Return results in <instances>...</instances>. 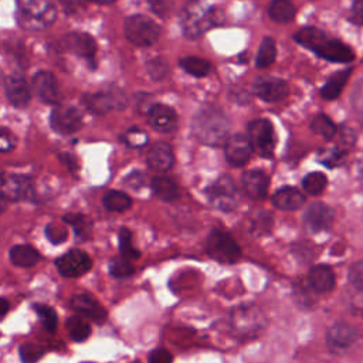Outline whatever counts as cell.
I'll return each instance as SVG.
<instances>
[{
	"instance_id": "obj_1",
	"label": "cell",
	"mask_w": 363,
	"mask_h": 363,
	"mask_svg": "<svg viewBox=\"0 0 363 363\" xmlns=\"http://www.w3.org/2000/svg\"><path fill=\"white\" fill-rule=\"evenodd\" d=\"M294 40L318 57L332 62H350L354 60V52L349 45L336 38H330L326 33L315 27L301 28L295 33Z\"/></svg>"
},
{
	"instance_id": "obj_2",
	"label": "cell",
	"mask_w": 363,
	"mask_h": 363,
	"mask_svg": "<svg viewBox=\"0 0 363 363\" xmlns=\"http://www.w3.org/2000/svg\"><path fill=\"white\" fill-rule=\"evenodd\" d=\"M191 130L199 142L208 146H220L228 140L230 122L221 109L204 105L194 113Z\"/></svg>"
},
{
	"instance_id": "obj_3",
	"label": "cell",
	"mask_w": 363,
	"mask_h": 363,
	"mask_svg": "<svg viewBox=\"0 0 363 363\" xmlns=\"http://www.w3.org/2000/svg\"><path fill=\"white\" fill-rule=\"evenodd\" d=\"M224 21L223 11L203 1H191L184 6L180 16V26L187 38H197L208 30L221 26Z\"/></svg>"
},
{
	"instance_id": "obj_4",
	"label": "cell",
	"mask_w": 363,
	"mask_h": 363,
	"mask_svg": "<svg viewBox=\"0 0 363 363\" xmlns=\"http://www.w3.org/2000/svg\"><path fill=\"white\" fill-rule=\"evenodd\" d=\"M57 17V7L48 0H23L16 4V21L27 31L48 28Z\"/></svg>"
},
{
	"instance_id": "obj_5",
	"label": "cell",
	"mask_w": 363,
	"mask_h": 363,
	"mask_svg": "<svg viewBox=\"0 0 363 363\" xmlns=\"http://www.w3.org/2000/svg\"><path fill=\"white\" fill-rule=\"evenodd\" d=\"M230 326L238 337H255L267 326V318L255 305H238L230 312Z\"/></svg>"
},
{
	"instance_id": "obj_6",
	"label": "cell",
	"mask_w": 363,
	"mask_h": 363,
	"mask_svg": "<svg viewBox=\"0 0 363 363\" xmlns=\"http://www.w3.org/2000/svg\"><path fill=\"white\" fill-rule=\"evenodd\" d=\"M123 33L129 43L138 47L155 44L160 35L159 24L145 14H133L123 23Z\"/></svg>"
},
{
	"instance_id": "obj_7",
	"label": "cell",
	"mask_w": 363,
	"mask_h": 363,
	"mask_svg": "<svg viewBox=\"0 0 363 363\" xmlns=\"http://www.w3.org/2000/svg\"><path fill=\"white\" fill-rule=\"evenodd\" d=\"M207 254L223 264H234L241 258V250L235 240L225 231L214 228L206 240Z\"/></svg>"
},
{
	"instance_id": "obj_8",
	"label": "cell",
	"mask_w": 363,
	"mask_h": 363,
	"mask_svg": "<svg viewBox=\"0 0 363 363\" xmlns=\"http://www.w3.org/2000/svg\"><path fill=\"white\" fill-rule=\"evenodd\" d=\"M247 138L251 143L252 150L265 159H271L275 149V132L274 126L268 119H254L247 126Z\"/></svg>"
},
{
	"instance_id": "obj_9",
	"label": "cell",
	"mask_w": 363,
	"mask_h": 363,
	"mask_svg": "<svg viewBox=\"0 0 363 363\" xmlns=\"http://www.w3.org/2000/svg\"><path fill=\"white\" fill-rule=\"evenodd\" d=\"M206 196L213 207L221 211H233L240 201L238 190L230 176H220L206 189Z\"/></svg>"
},
{
	"instance_id": "obj_10",
	"label": "cell",
	"mask_w": 363,
	"mask_h": 363,
	"mask_svg": "<svg viewBox=\"0 0 363 363\" xmlns=\"http://www.w3.org/2000/svg\"><path fill=\"white\" fill-rule=\"evenodd\" d=\"M82 102L92 113L104 115L115 109H122L126 105V96L121 89H109L84 95Z\"/></svg>"
},
{
	"instance_id": "obj_11",
	"label": "cell",
	"mask_w": 363,
	"mask_h": 363,
	"mask_svg": "<svg viewBox=\"0 0 363 363\" xmlns=\"http://www.w3.org/2000/svg\"><path fill=\"white\" fill-rule=\"evenodd\" d=\"M82 115L79 109L69 104H58L54 106L50 115V125L51 128L61 133L69 135L77 132L81 128Z\"/></svg>"
},
{
	"instance_id": "obj_12",
	"label": "cell",
	"mask_w": 363,
	"mask_h": 363,
	"mask_svg": "<svg viewBox=\"0 0 363 363\" xmlns=\"http://www.w3.org/2000/svg\"><path fill=\"white\" fill-rule=\"evenodd\" d=\"M1 197L3 201H30L34 199V184L23 174H3Z\"/></svg>"
},
{
	"instance_id": "obj_13",
	"label": "cell",
	"mask_w": 363,
	"mask_h": 363,
	"mask_svg": "<svg viewBox=\"0 0 363 363\" xmlns=\"http://www.w3.org/2000/svg\"><path fill=\"white\" fill-rule=\"evenodd\" d=\"M55 267L62 277L75 278L88 272L92 267V261L84 250L72 248L55 261Z\"/></svg>"
},
{
	"instance_id": "obj_14",
	"label": "cell",
	"mask_w": 363,
	"mask_h": 363,
	"mask_svg": "<svg viewBox=\"0 0 363 363\" xmlns=\"http://www.w3.org/2000/svg\"><path fill=\"white\" fill-rule=\"evenodd\" d=\"M252 91L265 102H278L289 94L288 84L284 79L271 75L255 78L252 82Z\"/></svg>"
},
{
	"instance_id": "obj_15",
	"label": "cell",
	"mask_w": 363,
	"mask_h": 363,
	"mask_svg": "<svg viewBox=\"0 0 363 363\" xmlns=\"http://www.w3.org/2000/svg\"><path fill=\"white\" fill-rule=\"evenodd\" d=\"M357 340V330L343 322L335 323L326 333V346L333 353L347 352Z\"/></svg>"
},
{
	"instance_id": "obj_16",
	"label": "cell",
	"mask_w": 363,
	"mask_h": 363,
	"mask_svg": "<svg viewBox=\"0 0 363 363\" xmlns=\"http://www.w3.org/2000/svg\"><path fill=\"white\" fill-rule=\"evenodd\" d=\"M335 220L333 210L325 203H312L303 216V224L308 231L311 233H320L326 231L332 227Z\"/></svg>"
},
{
	"instance_id": "obj_17",
	"label": "cell",
	"mask_w": 363,
	"mask_h": 363,
	"mask_svg": "<svg viewBox=\"0 0 363 363\" xmlns=\"http://www.w3.org/2000/svg\"><path fill=\"white\" fill-rule=\"evenodd\" d=\"M61 47L65 51H69L78 57H82L94 64L95 52H96V43L95 40L86 33H69L61 40Z\"/></svg>"
},
{
	"instance_id": "obj_18",
	"label": "cell",
	"mask_w": 363,
	"mask_h": 363,
	"mask_svg": "<svg viewBox=\"0 0 363 363\" xmlns=\"http://www.w3.org/2000/svg\"><path fill=\"white\" fill-rule=\"evenodd\" d=\"M31 86L35 96L44 104H57L60 101V91L55 77L48 71H38L31 78Z\"/></svg>"
},
{
	"instance_id": "obj_19",
	"label": "cell",
	"mask_w": 363,
	"mask_h": 363,
	"mask_svg": "<svg viewBox=\"0 0 363 363\" xmlns=\"http://www.w3.org/2000/svg\"><path fill=\"white\" fill-rule=\"evenodd\" d=\"M252 147L248 138L242 133H235L228 138L224 145V155L231 166H242L251 157Z\"/></svg>"
},
{
	"instance_id": "obj_20",
	"label": "cell",
	"mask_w": 363,
	"mask_h": 363,
	"mask_svg": "<svg viewBox=\"0 0 363 363\" xmlns=\"http://www.w3.org/2000/svg\"><path fill=\"white\" fill-rule=\"evenodd\" d=\"M147 119L150 126L160 133H172L177 128V115L174 109L163 104L152 105L147 111Z\"/></svg>"
},
{
	"instance_id": "obj_21",
	"label": "cell",
	"mask_w": 363,
	"mask_h": 363,
	"mask_svg": "<svg viewBox=\"0 0 363 363\" xmlns=\"http://www.w3.org/2000/svg\"><path fill=\"white\" fill-rule=\"evenodd\" d=\"M69 306L79 315L86 316L96 323H104L108 316L106 309L94 296L86 294L74 295L69 301Z\"/></svg>"
},
{
	"instance_id": "obj_22",
	"label": "cell",
	"mask_w": 363,
	"mask_h": 363,
	"mask_svg": "<svg viewBox=\"0 0 363 363\" xmlns=\"http://www.w3.org/2000/svg\"><path fill=\"white\" fill-rule=\"evenodd\" d=\"M3 89L9 102L16 108L27 106L31 98L30 88L21 75H7L3 79Z\"/></svg>"
},
{
	"instance_id": "obj_23",
	"label": "cell",
	"mask_w": 363,
	"mask_h": 363,
	"mask_svg": "<svg viewBox=\"0 0 363 363\" xmlns=\"http://www.w3.org/2000/svg\"><path fill=\"white\" fill-rule=\"evenodd\" d=\"M241 184L245 194L254 200H262L267 196L269 180L262 170H248L241 177Z\"/></svg>"
},
{
	"instance_id": "obj_24",
	"label": "cell",
	"mask_w": 363,
	"mask_h": 363,
	"mask_svg": "<svg viewBox=\"0 0 363 363\" xmlns=\"http://www.w3.org/2000/svg\"><path fill=\"white\" fill-rule=\"evenodd\" d=\"M147 166L155 172H167L174 164V155L167 143H155L146 155Z\"/></svg>"
},
{
	"instance_id": "obj_25",
	"label": "cell",
	"mask_w": 363,
	"mask_h": 363,
	"mask_svg": "<svg viewBox=\"0 0 363 363\" xmlns=\"http://www.w3.org/2000/svg\"><path fill=\"white\" fill-rule=\"evenodd\" d=\"M305 196L295 187L285 186L278 189L272 196V204L284 211H294L303 206Z\"/></svg>"
},
{
	"instance_id": "obj_26",
	"label": "cell",
	"mask_w": 363,
	"mask_h": 363,
	"mask_svg": "<svg viewBox=\"0 0 363 363\" xmlns=\"http://www.w3.org/2000/svg\"><path fill=\"white\" fill-rule=\"evenodd\" d=\"M308 281L311 288L318 294H326L335 288V274L328 265L312 267Z\"/></svg>"
},
{
	"instance_id": "obj_27",
	"label": "cell",
	"mask_w": 363,
	"mask_h": 363,
	"mask_svg": "<svg viewBox=\"0 0 363 363\" xmlns=\"http://www.w3.org/2000/svg\"><path fill=\"white\" fill-rule=\"evenodd\" d=\"M150 187L155 196L163 201H174L180 197V189L170 177L156 176L150 182Z\"/></svg>"
},
{
	"instance_id": "obj_28",
	"label": "cell",
	"mask_w": 363,
	"mask_h": 363,
	"mask_svg": "<svg viewBox=\"0 0 363 363\" xmlns=\"http://www.w3.org/2000/svg\"><path fill=\"white\" fill-rule=\"evenodd\" d=\"M10 261L17 265V267H23V268H28L33 267L38 262L40 259V254L35 248H33L31 245L27 244H18L14 245L10 252H9Z\"/></svg>"
},
{
	"instance_id": "obj_29",
	"label": "cell",
	"mask_w": 363,
	"mask_h": 363,
	"mask_svg": "<svg viewBox=\"0 0 363 363\" xmlns=\"http://www.w3.org/2000/svg\"><path fill=\"white\" fill-rule=\"evenodd\" d=\"M350 74H352V69H350V68L335 72V74L326 81V84L322 86V89H320L322 98H325V99H328V101L337 98V96L340 95L343 86L346 85V82H347Z\"/></svg>"
},
{
	"instance_id": "obj_30",
	"label": "cell",
	"mask_w": 363,
	"mask_h": 363,
	"mask_svg": "<svg viewBox=\"0 0 363 363\" xmlns=\"http://www.w3.org/2000/svg\"><path fill=\"white\" fill-rule=\"evenodd\" d=\"M268 14L275 23H289L296 14V7L288 0H275L269 4Z\"/></svg>"
},
{
	"instance_id": "obj_31",
	"label": "cell",
	"mask_w": 363,
	"mask_h": 363,
	"mask_svg": "<svg viewBox=\"0 0 363 363\" xmlns=\"http://www.w3.org/2000/svg\"><path fill=\"white\" fill-rule=\"evenodd\" d=\"M102 204L106 210L113 213H122L132 206V199L119 190H109L102 197Z\"/></svg>"
},
{
	"instance_id": "obj_32",
	"label": "cell",
	"mask_w": 363,
	"mask_h": 363,
	"mask_svg": "<svg viewBox=\"0 0 363 363\" xmlns=\"http://www.w3.org/2000/svg\"><path fill=\"white\" fill-rule=\"evenodd\" d=\"M277 57V47L272 37H264L261 40L257 57H255V65L257 68H267L269 67Z\"/></svg>"
},
{
	"instance_id": "obj_33",
	"label": "cell",
	"mask_w": 363,
	"mask_h": 363,
	"mask_svg": "<svg viewBox=\"0 0 363 363\" xmlns=\"http://www.w3.org/2000/svg\"><path fill=\"white\" fill-rule=\"evenodd\" d=\"M179 65L190 75L193 77H197V78H201V77H206L210 69H211V65L207 60L204 58H200V57H193V55H189V57H183L180 61H179Z\"/></svg>"
},
{
	"instance_id": "obj_34",
	"label": "cell",
	"mask_w": 363,
	"mask_h": 363,
	"mask_svg": "<svg viewBox=\"0 0 363 363\" xmlns=\"http://www.w3.org/2000/svg\"><path fill=\"white\" fill-rule=\"evenodd\" d=\"M67 332L71 340L74 342H84L91 335V326L79 316H69L67 319Z\"/></svg>"
},
{
	"instance_id": "obj_35",
	"label": "cell",
	"mask_w": 363,
	"mask_h": 363,
	"mask_svg": "<svg viewBox=\"0 0 363 363\" xmlns=\"http://www.w3.org/2000/svg\"><path fill=\"white\" fill-rule=\"evenodd\" d=\"M64 223L69 224L75 233V235L81 240H86L91 235L92 221L84 214H65L62 217Z\"/></svg>"
},
{
	"instance_id": "obj_36",
	"label": "cell",
	"mask_w": 363,
	"mask_h": 363,
	"mask_svg": "<svg viewBox=\"0 0 363 363\" xmlns=\"http://www.w3.org/2000/svg\"><path fill=\"white\" fill-rule=\"evenodd\" d=\"M311 129L313 133L325 138V139H332L336 133V126L332 122V119L329 116H326L325 113H319L316 115L312 122H311Z\"/></svg>"
},
{
	"instance_id": "obj_37",
	"label": "cell",
	"mask_w": 363,
	"mask_h": 363,
	"mask_svg": "<svg viewBox=\"0 0 363 363\" xmlns=\"http://www.w3.org/2000/svg\"><path fill=\"white\" fill-rule=\"evenodd\" d=\"M119 250L122 258L128 261H135L140 257V252L132 244V233L126 227L119 230Z\"/></svg>"
},
{
	"instance_id": "obj_38",
	"label": "cell",
	"mask_w": 363,
	"mask_h": 363,
	"mask_svg": "<svg viewBox=\"0 0 363 363\" xmlns=\"http://www.w3.org/2000/svg\"><path fill=\"white\" fill-rule=\"evenodd\" d=\"M326 183H328V179L323 173L320 172H312L309 174H306L302 180V186H303V190L308 193V194H312V196H316V194H320L325 187H326Z\"/></svg>"
},
{
	"instance_id": "obj_39",
	"label": "cell",
	"mask_w": 363,
	"mask_h": 363,
	"mask_svg": "<svg viewBox=\"0 0 363 363\" xmlns=\"http://www.w3.org/2000/svg\"><path fill=\"white\" fill-rule=\"evenodd\" d=\"M33 308L37 312L44 329L50 333H54L57 330V323H58V316L55 311L51 306L44 303H35Z\"/></svg>"
},
{
	"instance_id": "obj_40",
	"label": "cell",
	"mask_w": 363,
	"mask_h": 363,
	"mask_svg": "<svg viewBox=\"0 0 363 363\" xmlns=\"http://www.w3.org/2000/svg\"><path fill=\"white\" fill-rule=\"evenodd\" d=\"M146 71L152 79L160 81L169 74L167 61L163 57H153L146 62Z\"/></svg>"
},
{
	"instance_id": "obj_41",
	"label": "cell",
	"mask_w": 363,
	"mask_h": 363,
	"mask_svg": "<svg viewBox=\"0 0 363 363\" xmlns=\"http://www.w3.org/2000/svg\"><path fill=\"white\" fill-rule=\"evenodd\" d=\"M44 353L45 349L37 343L28 342L20 346V359L23 363H37Z\"/></svg>"
},
{
	"instance_id": "obj_42",
	"label": "cell",
	"mask_w": 363,
	"mask_h": 363,
	"mask_svg": "<svg viewBox=\"0 0 363 363\" xmlns=\"http://www.w3.org/2000/svg\"><path fill=\"white\" fill-rule=\"evenodd\" d=\"M109 272L115 278H125V277H130L135 272V268H133L130 261L121 257V258H116V259L111 261Z\"/></svg>"
},
{
	"instance_id": "obj_43",
	"label": "cell",
	"mask_w": 363,
	"mask_h": 363,
	"mask_svg": "<svg viewBox=\"0 0 363 363\" xmlns=\"http://www.w3.org/2000/svg\"><path fill=\"white\" fill-rule=\"evenodd\" d=\"M44 233H45V237H47L52 244H61V242H64V241L67 240V237H68V230H67V227L60 225V224H57V223H50V224L45 227Z\"/></svg>"
},
{
	"instance_id": "obj_44",
	"label": "cell",
	"mask_w": 363,
	"mask_h": 363,
	"mask_svg": "<svg viewBox=\"0 0 363 363\" xmlns=\"http://www.w3.org/2000/svg\"><path fill=\"white\" fill-rule=\"evenodd\" d=\"M147 140H149L147 135H146L143 130L138 129V128H132V129H129V130L123 135V142H125L128 146H130V147H140V146H145V145L147 143Z\"/></svg>"
},
{
	"instance_id": "obj_45",
	"label": "cell",
	"mask_w": 363,
	"mask_h": 363,
	"mask_svg": "<svg viewBox=\"0 0 363 363\" xmlns=\"http://www.w3.org/2000/svg\"><path fill=\"white\" fill-rule=\"evenodd\" d=\"M347 278L354 289L363 291V261H357L349 268Z\"/></svg>"
},
{
	"instance_id": "obj_46",
	"label": "cell",
	"mask_w": 363,
	"mask_h": 363,
	"mask_svg": "<svg viewBox=\"0 0 363 363\" xmlns=\"http://www.w3.org/2000/svg\"><path fill=\"white\" fill-rule=\"evenodd\" d=\"M149 363H173V356L166 349H155L149 354Z\"/></svg>"
},
{
	"instance_id": "obj_47",
	"label": "cell",
	"mask_w": 363,
	"mask_h": 363,
	"mask_svg": "<svg viewBox=\"0 0 363 363\" xmlns=\"http://www.w3.org/2000/svg\"><path fill=\"white\" fill-rule=\"evenodd\" d=\"M14 145H16V138H14V135H13L9 129L3 128V129H1V136H0V147H1V152H9V150H11V149L14 147Z\"/></svg>"
},
{
	"instance_id": "obj_48",
	"label": "cell",
	"mask_w": 363,
	"mask_h": 363,
	"mask_svg": "<svg viewBox=\"0 0 363 363\" xmlns=\"http://www.w3.org/2000/svg\"><path fill=\"white\" fill-rule=\"evenodd\" d=\"M125 183H126L129 187H132V189H139V187H142V186L145 184V176H143L142 172L135 170V172H132L130 174L126 176Z\"/></svg>"
},
{
	"instance_id": "obj_49",
	"label": "cell",
	"mask_w": 363,
	"mask_h": 363,
	"mask_svg": "<svg viewBox=\"0 0 363 363\" xmlns=\"http://www.w3.org/2000/svg\"><path fill=\"white\" fill-rule=\"evenodd\" d=\"M353 106L363 113V78L360 82L356 85L354 92H353Z\"/></svg>"
},
{
	"instance_id": "obj_50",
	"label": "cell",
	"mask_w": 363,
	"mask_h": 363,
	"mask_svg": "<svg viewBox=\"0 0 363 363\" xmlns=\"http://www.w3.org/2000/svg\"><path fill=\"white\" fill-rule=\"evenodd\" d=\"M352 21L356 24H363V1H356L352 7Z\"/></svg>"
},
{
	"instance_id": "obj_51",
	"label": "cell",
	"mask_w": 363,
	"mask_h": 363,
	"mask_svg": "<svg viewBox=\"0 0 363 363\" xmlns=\"http://www.w3.org/2000/svg\"><path fill=\"white\" fill-rule=\"evenodd\" d=\"M7 311H9V301L6 298H3L1 299V316H6Z\"/></svg>"
},
{
	"instance_id": "obj_52",
	"label": "cell",
	"mask_w": 363,
	"mask_h": 363,
	"mask_svg": "<svg viewBox=\"0 0 363 363\" xmlns=\"http://www.w3.org/2000/svg\"><path fill=\"white\" fill-rule=\"evenodd\" d=\"M132 363H139V362H132Z\"/></svg>"
}]
</instances>
